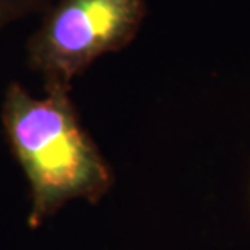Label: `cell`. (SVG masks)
Here are the masks:
<instances>
[{
    "instance_id": "6da1fadb",
    "label": "cell",
    "mask_w": 250,
    "mask_h": 250,
    "mask_svg": "<svg viewBox=\"0 0 250 250\" xmlns=\"http://www.w3.org/2000/svg\"><path fill=\"white\" fill-rule=\"evenodd\" d=\"M70 89L47 86L34 98L10 83L2 106V125L10 149L31 187L29 226L75 198L98 202L112 184L111 171L80 121Z\"/></svg>"
},
{
    "instance_id": "7a4b0ae2",
    "label": "cell",
    "mask_w": 250,
    "mask_h": 250,
    "mask_svg": "<svg viewBox=\"0 0 250 250\" xmlns=\"http://www.w3.org/2000/svg\"><path fill=\"white\" fill-rule=\"evenodd\" d=\"M145 17L146 0H54L26 42L28 67L46 88H72L94 61L127 47Z\"/></svg>"
},
{
    "instance_id": "3957f363",
    "label": "cell",
    "mask_w": 250,
    "mask_h": 250,
    "mask_svg": "<svg viewBox=\"0 0 250 250\" xmlns=\"http://www.w3.org/2000/svg\"><path fill=\"white\" fill-rule=\"evenodd\" d=\"M54 0H0V31L24 18L42 15Z\"/></svg>"
}]
</instances>
